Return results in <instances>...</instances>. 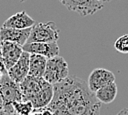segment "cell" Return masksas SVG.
<instances>
[{
    "instance_id": "obj_1",
    "label": "cell",
    "mask_w": 128,
    "mask_h": 115,
    "mask_svg": "<svg viewBox=\"0 0 128 115\" xmlns=\"http://www.w3.org/2000/svg\"><path fill=\"white\" fill-rule=\"evenodd\" d=\"M48 107L55 115H100L101 103L87 83L73 75L53 85V98Z\"/></svg>"
},
{
    "instance_id": "obj_2",
    "label": "cell",
    "mask_w": 128,
    "mask_h": 115,
    "mask_svg": "<svg viewBox=\"0 0 128 115\" xmlns=\"http://www.w3.org/2000/svg\"><path fill=\"white\" fill-rule=\"evenodd\" d=\"M0 92L3 99L4 111L7 115L13 114L14 111L12 104L22 101V92L20 89V85L11 80L7 73H5L0 81Z\"/></svg>"
},
{
    "instance_id": "obj_3",
    "label": "cell",
    "mask_w": 128,
    "mask_h": 115,
    "mask_svg": "<svg viewBox=\"0 0 128 115\" xmlns=\"http://www.w3.org/2000/svg\"><path fill=\"white\" fill-rule=\"evenodd\" d=\"M69 68L66 60L61 56H56L50 59H47V64L43 78L45 81L51 85L65 80L69 75Z\"/></svg>"
},
{
    "instance_id": "obj_4",
    "label": "cell",
    "mask_w": 128,
    "mask_h": 115,
    "mask_svg": "<svg viewBox=\"0 0 128 115\" xmlns=\"http://www.w3.org/2000/svg\"><path fill=\"white\" fill-rule=\"evenodd\" d=\"M59 38V31L56 24L52 21L45 23H36L32 26L31 32L27 43L40 42V43H51L57 42Z\"/></svg>"
},
{
    "instance_id": "obj_5",
    "label": "cell",
    "mask_w": 128,
    "mask_h": 115,
    "mask_svg": "<svg viewBox=\"0 0 128 115\" xmlns=\"http://www.w3.org/2000/svg\"><path fill=\"white\" fill-rule=\"evenodd\" d=\"M69 11L80 16L93 15L104 7L103 0H59Z\"/></svg>"
},
{
    "instance_id": "obj_6",
    "label": "cell",
    "mask_w": 128,
    "mask_h": 115,
    "mask_svg": "<svg viewBox=\"0 0 128 115\" xmlns=\"http://www.w3.org/2000/svg\"><path fill=\"white\" fill-rule=\"evenodd\" d=\"M115 82V75L110 70L105 68H95L88 77V88L92 93H95L99 89L106 85Z\"/></svg>"
},
{
    "instance_id": "obj_7",
    "label": "cell",
    "mask_w": 128,
    "mask_h": 115,
    "mask_svg": "<svg viewBox=\"0 0 128 115\" xmlns=\"http://www.w3.org/2000/svg\"><path fill=\"white\" fill-rule=\"evenodd\" d=\"M47 81L44 80L43 77H33L27 76L19 85L22 92V101H31V99L38 94L45 86H47Z\"/></svg>"
},
{
    "instance_id": "obj_8",
    "label": "cell",
    "mask_w": 128,
    "mask_h": 115,
    "mask_svg": "<svg viewBox=\"0 0 128 115\" xmlns=\"http://www.w3.org/2000/svg\"><path fill=\"white\" fill-rule=\"evenodd\" d=\"M24 52L29 54H36L43 56L47 59L59 56V46L57 42L51 43H40V42H31L26 43L22 46Z\"/></svg>"
},
{
    "instance_id": "obj_9",
    "label": "cell",
    "mask_w": 128,
    "mask_h": 115,
    "mask_svg": "<svg viewBox=\"0 0 128 115\" xmlns=\"http://www.w3.org/2000/svg\"><path fill=\"white\" fill-rule=\"evenodd\" d=\"M29 60H30V54L23 51L19 60L9 70H7V75L15 83L20 84L28 76Z\"/></svg>"
},
{
    "instance_id": "obj_10",
    "label": "cell",
    "mask_w": 128,
    "mask_h": 115,
    "mask_svg": "<svg viewBox=\"0 0 128 115\" xmlns=\"http://www.w3.org/2000/svg\"><path fill=\"white\" fill-rule=\"evenodd\" d=\"M1 46H2V61L7 71L19 60V58L23 53V49L22 46L7 41L1 42Z\"/></svg>"
},
{
    "instance_id": "obj_11",
    "label": "cell",
    "mask_w": 128,
    "mask_h": 115,
    "mask_svg": "<svg viewBox=\"0 0 128 115\" xmlns=\"http://www.w3.org/2000/svg\"><path fill=\"white\" fill-rule=\"evenodd\" d=\"M32 28V27H31ZM31 28L27 29H13V28H0V42H12L20 46L27 43Z\"/></svg>"
},
{
    "instance_id": "obj_12",
    "label": "cell",
    "mask_w": 128,
    "mask_h": 115,
    "mask_svg": "<svg viewBox=\"0 0 128 115\" xmlns=\"http://www.w3.org/2000/svg\"><path fill=\"white\" fill-rule=\"evenodd\" d=\"M35 24L33 18H31L26 11H20L16 14L10 16L6 19L2 25L5 28H13V29H27L31 28Z\"/></svg>"
},
{
    "instance_id": "obj_13",
    "label": "cell",
    "mask_w": 128,
    "mask_h": 115,
    "mask_svg": "<svg viewBox=\"0 0 128 115\" xmlns=\"http://www.w3.org/2000/svg\"><path fill=\"white\" fill-rule=\"evenodd\" d=\"M46 64H47V58L36 54H30L28 76L43 77Z\"/></svg>"
},
{
    "instance_id": "obj_14",
    "label": "cell",
    "mask_w": 128,
    "mask_h": 115,
    "mask_svg": "<svg viewBox=\"0 0 128 115\" xmlns=\"http://www.w3.org/2000/svg\"><path fill=\"white\" fill-rule=\"evenodd\" d=\"M117 85L115 82L104 86L103 88L99 89L98 91H96L94 93L95 97L98 99V101L100 103H104V104H110L112 103L116 96H117Z\"/></svg>"
},
{
    "instance_id": "obj_15",
    "label": "cell",
    "mask_w": 128,
    "mask_h": 115,
    "mask_svg": "<svg viewBox=\"0 0 128 115\" xmlns=\"http://www.w3.org/2000/svg\"><path fill=\"white\" fill-rule=\"evenodd\" d=\"M13 111L17 115H30L34 111V107L29 101L15 102L12 104Z\"/></svg>"
},
{
    "instance_id": "obj_16",
    "label": "cell",
    "mask_w": 128,
    "mask_h": 115,
    "mask_svg": "<svg viewBox=\"0 0 128 115\" xmlns=\"http://www.w3.org/2000/svg\"><path fill=\"white\" fill-rule=\"evenodd\" d=\"M114 48L123 54H128V34H124L117 38L114 43Z\"/></svg>"
},
{
    "instance_id": "obj_17",
    "label": "cell",
    "mask_w": 128,
    "mask_h": 115,
    "mask_svg": "<svg viewBox=\"0 0 128 115\" xmlns=\"http://www.w3.org/2000/svg\"><path fill=\"white\" fill-rule=\"evenodd\" d=\"M40 111H41V114H42V115H55V114L53 113V111H52L48 106L45 107V108L40 109Z\"/></svg>"
},
{
    "instance_id": "obj_18",
    "label": "cell",
    "mask_w": 128,
    "mask_h": 115,
    "mask_svg": "<svg viewBox=\"0 0 128 115\" xmlns=\"http://www.w3.org/2000/svg\"><path fill=\"white\" fill-rule=\"evenodd\" d=\"M0 69H2L3 71H6V69L4 67V64H3V61H2V46H1V42H0Z\"/></svg>"
},
{
    "instance_id": "obj_19",
    "label": "cell",
    "mask_w": 128,
    "mask_h": 115,
    "mask_svg": "<svg viewBox=\"0 0 128 115\" xmlns=\"http://www.w3.org/2000/svg\"><path fill=\"white\" fill-rule=\"evenodd\" d=\"M116 115H128V108H124L121 111H119Z\"/></svg>"
},
{
    "instance_id": "obj_20",
    "label": "cell",
    "mask_w": 128,
    "mask_h": 115,
    "mask_svg": "<svg viewBox=\"0 0 128 115\" xmlns=\"http://www.w3.org/2000/svg\"><path fill=\"white\" fill-rule=\"evenodd\" d=\"M30 115H42V114H41V111L40 110H34Z\"/></svg>"
},
{
    "instance_id": "obj_21",
    "label": "cell",
    "mask_w": 128,
    "mask_h": 115,
    "mask_svg": "<svg viewBox=\"0 0 128 115\" xmlns=\"http://www.w3.org/2000/svg\"><path fill=\"white\" fill-rule=\"evenodd\" d=\"M5 73H7V71H3L2 69H0V81H1V79H2V77Z\"/></svg>"
},
{
    "instance_id": "obj_22",
    "label": "cell",
    "mask_w": 128,
    "mask_h": 115,
    "mask_svg": "<svg viewBox=\"0 0 128 115\" xmlns=\"http://www.w3.org/2000/svg\"><path fill=\"white\" fill-rule=\"evenodd\" d=\"M0 115H7L6 112L4 111V109H0Z\"/></svg>"
},
{
    "instance_id": "obj_23",
    "label": "cell",
    "mask_w": 128,
    "mask_h": 115,
    "mask_svg": "<svg viewBox=\"0 0 128 115\" xmlns=\"http://www.w3.org/2000/svg\"><path fill=\"white\" fill-rule=\"evenodd\" d=\"M110 1H112V0H103L104 3H107V2H110Z\"/></svg>"
},
{
    "instance_id": "obj_24",
    "label": "cell",
    "mask_w": 128,
    "mask_h": 115,
    "mask_svg": "<svg viewBox=\"0 0 128 115\" xmlns=\"http://www.w3.org/2000/svg\"><path fill=\"white\" fill-rule=\"evenodd\" d=\"M10 115H17V114H15V113H13V114H10Z\"/></svg>"
}]
</instances>
